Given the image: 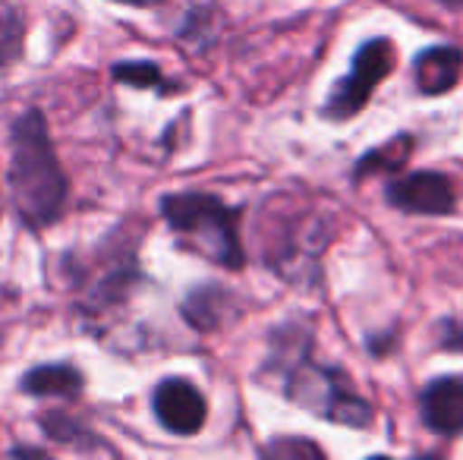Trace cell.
Returning <instances> with one entry per match:
<instances>
[{"instance_id":"4fadbf2b","label":"cell","mask_w":463,"mask_h":460,"mask_svg":"<svg viewBox=\"0 0 463 460\" xmlns=\"http://www.w3.org/2000/svg\"><path fill=\"white\" fill-rule=\"evenodd\" d=\"M23 51V16L13 4L0 0V67L16 61Z\"/></svg>"},{"instance_id":"30bf717a","label":"cell","mask_w":463,"mask_h":460,"mask_svg":"<svg viewBox=\"0 0 463 460\" xmlns=\"http://www.w3.org/2000/svg\"><path fill=\"white\" fill-rule=\"evenodd\" d=\"M82 372L76 366H67V362H44V366H35L23 375L19 381V391L32 394V398H80L82 394Z\"/></svg>"},{"instance_id":"3957f363","label":"cell","mask_w":463,"mask_h":460,"mask_svg":"<svg viewBox=\"0 0 463 460\" xmlns=\"http://www.w3.org/2000/svg\"><path fill=\"white\" fill-rule=\"evenodd\" d=\"M161 218L186 249L199 252L208 262L227 271H240L246 265L243 239H240V209L227 205L214 192H167L161 199Z\"/></svg>"},{"instance_id":"9a60e30c","label":"cell","mask_w":463,"mask_h":460,"mask_svg":"<svg viewBox=\"0 0 463 460\" xmlns=\"http://www.w3.org/2000/svg\"><path fill=\"white\" fill-rule=\"evenodd\" d=\"M265 455L269 457H325V451L318 448L316 442H309V438H278V442H271L269 448H265Z\"/></svg>"},{"instance_id":"7c38bea8","label":"cell","mask_w":463,"mask_h":460,"mask_svg":"<svg viewBox=\"0 0 463 460\" xmlns=\"http://www.w3.org/2000/svg\"><path fill=\"white\" fill-rule=\"evenodd\" d=\"M120 86H133V89H155V92H174L177 86H167V76L161 73L158 63L152 61H127V63H114L110 70Z\"/></svg>"},{"instance_id":"7a4b0ae2","label":"cell","mask_w":463,"mask_h":460,"mask_svg":"<svg viewBox=\"0 0 463 460\" xmlns=\"http://www.w3.org/2000/svg\"><path fill=\"white\" fill-rule=\"evenodd\" d=\"M6 190H10V202L23 228L38 233L63 218L70 199V180L54 152L48 120L38 108L19 114L10 129Z\"/></svg>"},{"instance_id":"ac0fdd59","label":"cell","mask_w":463,"mask_h":460,"mask_svg":"<svg viewBox=\"0 0 463 460\" xmlns=\"http://www.w3.org/2000/svg\"><path fill=\"white\" fill-rule=\"evenodd\" d=\"M117 4H127V6H158L165 0H117Z\"/></svg>"},{"instance_id":"d6986e66","label":"cell","mask_w":463,"mask_h":460,"mask_svg":"<svg viewBox=\"0 0 463 460\" xmlns=\"http://www.w3.org/2000/svg\"><path fill=\"white\" fill-rule=\"evenodd\" d=\"M435 4H439V6H448V10H454V13L463 10V0H435Z\"/></svg>"},{"instance_id":"6da1fadb","label":"cell","mask_w":463,"mask_h":460,"mask_svg":"<svg viewBox=\"0 0 463 460\" xmlns=\"http://www.w3.org/2000/svg\"><path fill=\"white\" fill-rule=\"evenodd\" d=\"M269 369L280 379L287 400L303 407L306 413L325 423L347 426V429H369L372 404L356 391L347 369L318 362L312 356V332L297 322H284L271 332Z\"/></svg>"},{"instance_id":"e0dca14e","label":"cell","mask_w":463,"mask_h":460,"mask_svg":"<svg viewBox=\"0 0 463 460\" xmlns=\"http://www.w3.org/2000/svg\"><path fill=\"white\" fill-rule=\"evenodd\" d=\"M397 344H401V334H397L394 328H391V332L369 334V338H366V350L372 356H378V360H384L391 350H397Z\"/></svg>"},{"instance_id":"ba28073f","label":"cell","mask_w":463,"mask_h":460,"mask_svg":"<svg viewBox=\"0 0 463 460\" xmlns=\"http://www.w3.org/2000/svg\"><path fill=\"white\" fill-rule=\"evenodd\" d=\"M463 76V51L458 44H429L413 57V86L426 99L458 89Z\"/></svg>"},{"instance_id":"8fae6325","label":"cell","mask_w":463,"mask_h":460,"mask_svg":"<svg viewBox=\"0 0 463 460\" xmlns=\"http://www.w3.org/2000/svg\"><path fill=\"white\" fill-rule=\"evenodd\" d=\"M416 148V136L410 133H397L394 139L382 142V146L369 148V152H363L360 158H356L354 164V183L360 186L366 177H375V174H391V171H401L403 164H407V158L413 155Z\"/></svg>"},{"instance_id":"5b68a950","label":"cell","mask_w":463,"mask_h":460,"mask_svg":"<svg viewBox=\"0 0 463 460\" xmlns=\"http://www.w3.org/2000/svg\"><path fill=\"white\" fill-rule=\"evenodd\" d=\"M384 205L401 215L445 218L458 211V186L441 171H410L401 177H388Z\"/></svg>"},{"instance_id":"5bb4252c","label":"cell","mask_w":463,"mask_h":460,"mask_svg":"<svg viewBox=\"0 0 463 460\" xmlns=\"http://www.w3.org/2000/svg\"><path fill=\"white\" fill-rule=\"evenodd\" d=\"M42 429L48 432V438H54V442H63V445H80L86 436H92V432H86V426H82L80 419L67 417V413L42 417Z\"/></svg>"},{"instance_id":"2e32d148","label":"cell","mask_w":463,"mask_h":460,"mask_svg":"<svg viewBox=\"0 0 463 460\" xmlns=\"http://www.w3.org/2000/svg\"><path fill=\"white\" fill-rule=\"evenodd\" d=\"M439 347L451 350V353H463V322L460 319H441L439 322Z\"/></svg>"},{"instance_id":"277c9868","label":"cell","mask_w":463,"mask_h":460,"mask_svg":"<svg viewBox=\"0 0 463 460\" xmlns=\"http://www.w3.org/2000/svg\"><path fill=\"white\" fill-rule=\"evenodd\" d=\"M397 67V44L388 35H372L350 57V70L335 80L328 99L322 101V114L331 123L354 120L369 108L372 95Z\"/></svg>"},{"instance_id":"8992f818","label":"cell","mask_w":463,"mask_h":460,"mask_svg":"<svg viewBox=\"0 0 463 460\" xmlns=\"http://www.w3.org/2000/svg\"><path fill=\"white\" fill-rule=\"evenodd\" d=\"M152 410H155V419H158L171 436H195V432H202V426H205V419H208L205 394L189 379H180V375L161 379L158 385H155Z\"/></svg>"},{"instance_id":"52a82bcc","label":"cell","mask_w":463,"mask_h":460,"mask_svg":"<svg viewBox=\"0 0 463 460\" xmlns=\"http://www.w3.org/2000/svg\"><path fill=\"white\" fill-rule=\"evenodd\" d=\"M420 419L432 436H463V375H435L422 385Z\"/></svg>"},{"instance_id":"9c48e42d","label":"cell","mask_w":463,"mask_h":460,"mask_svg":"<svg viewBox=\"0 0 463 460\" xmlns=\"http://www.w3.org/2000/svg\"><path fill=\"white\" fill-rule=\"evenodd\" d=\"M233 306H237V296L231 290L218 287V284H202V287L189 290L180 313L195 332H214V328L227 325V319L237 313Z\"/></svg>"}]
</instances>
